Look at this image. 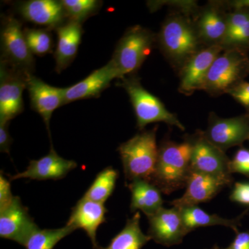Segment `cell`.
<instances>
[{
    "mask_svg": "<svg viewBox=\"0 0 249 249\" xmlns=\"http://www.w3.org/2000/svg\"><path fill=\"white\" fill-rule=\"evenodd\" d=\"M114 78H119V75L110 60L107 65L93 71L79 83L63 88L64 104L78 100L97 97L107 89Z\"/></svg>",
    "mask_w": 249,
    "mask_h": 249,
    "instance_id": "obj_17",
    "label": "cell"
},
{
    "mask_svg": "<svg viewBox=\"0 0 249 249\" xmlns=\"http://www.w3.org/2000/svg\"><path fill=\"white\" fill-rule=\"evenodd\" d=\"M232 181L217 178L191 170L186 182V191L180 198L170 203L178 209L197 206L207 202L217 196L223 188L231 185Z\"/></svg>",
    "mask_w": 249,
    "mask_h": 249,
    "instance_id": "obj_13",
    "label": "cell"
},
{
    "mask_svg": "<svg viewBox=\"0 0 249 249\" xmlns=\"http://www.w3.org/2000/svg\"><path fill=\"white\" fill-rule=\"evenodd\" d=\"M191 168L195 171L233 181L230 172L231 160L225 152L207 140L202 132H197L191 139Z\"/></svg>",
    "mask_w": 249,
    "mask_h": 249,
    "instance_id": "obj_7",
    "label": "cell"
},
{
    "mask_svg": "<svg viewBox=\"0 0 249 249\" xmlns=\"http://www.w3.org/2000/svg\"><path fill=\"white\" fill-rule=\"evenodd\" d=\"M24 36L31 53L42 55L52 52L53 49V39L47 30L44 29H26Z\"/></svg>",
    "mask_w": 249,
    "mask_h": 249,
    "instance_id": "obj_28",
    "label": "cell"
},
{
    "mask_svg": "<svg viewBox=\"0 0 249 249\" xmlns=\"http://www.w3.org/2000/svg\"><path fill=\"white\" fill-rule=\"evenodd\" d=\"M74 231L67 225L56 229H38L30 236L24 247L27 249H53L60 240Z\"/></svg>",
    "mask_w": 249,
    "mask_h": 249,
    "instance_id": "obj_26",
    "label": "cell"
},
{
    "mask_svg": "<svg viewBox=\"0 0 249 249\" xmlns=\"http://www.w3.org/2000/svg\"><path fill=\"white\" fill-rule=\"evenodd\" d=\"M231 173H240L249 178V150L241 147L231 160Z\"/></svg>",
    "mask_w": 249,
    "mask_h": 249,
    "instance_id": "obj_29",
    "label": "cell"
},
{
    "mask_svg": "<svg viewBox=\"0 0 249 249\" xmlns=\"http://www.w3.org/2000/svg\"><path fill=\"white\" fill-rule=\"evenodd\" d=\"M11 180L7 179L2 172L0 175V210L4 209L14 199V196L11 193Z\"/></svg>",
    "mask_w": 249,
    "mask_h": 249,
    "instance_id": "obj_33",
    "label": "cell"
},
{
    "mask_svg": "<svg viewBox=\"0 0 249 249\" xmlns=\"http://www.w3.org/2000/svg\"><path fill=\"white\" fill-rule=\"evenodd\" d=\"M76 167V162L60 157L52 147L48 155L39 160H31L27 169L11 176L10 180L22 178L37 181L62 179Z\"/></svg>",
    "mask_w": 249,
    "mask_h": 249,
    "instance_id": "obj_16",
    "label": "cell"
},
{
    "mask_svg": "<svg viewBox=\"0 0 249 249\" xmlns=\"http://www.w3.org/2000/svg\"><path fill=\"white\" fill-rule=\"evenodd\" d=\"M202 134L213 145L224 152L230 147L241 146L249 139V114L229 119L214 114Z\"/></svg>",
    "mask_w": 249,
    "mask_h": 249,
    "instance_id": "obj_9",
    "label": "cell"
},
{
    "mask_svg": "<svg viewBox=\"0 0 249 249\" xmlns=\"http://www.w3.org/2000/svg\"><path fill=\"white\" fill-rule=\"evenodd\" d=\"M9 123H0V151L9 154L12 138L9 132Z\"/></svg>",
    "mask_w": 249,
    "mask_h": 249,
    "instance_id": "obj_34",
    "label": "cell"
},
{
    "mask_svg": "<svg viewBox=\"0 0 249 249\" xmlns=\"http://www.w3.org/2000/svg\"><path fill=\"white\" fill-rule=\"evenodd\" d=\"M26 83L31 107L43 119L49 132V122L55 109L64 105L63 88L51 86L26 71Z\"/></svg>",
    "mask_w": 249,
    "mask_h": 249,
    "instance_id": "obj_15",
    "label": "cell"
},
{
    "mask_svg": "<svg viewBox=\"0 0 249 249\" xmlns=\"http://www.w3.org/2000/svg\"><path fill=\"white\" fill-rule=\"evenodd\" d=\"M153 36L142 27H135L127 31L119 41L111 61L119 78L133 73L142 66L151 51Z\"/></svg>",
    "mask_w": 249,
    "mask_h": 249,
    "instance_id": "obj_6",
    "label": "cell"
},
{
    "mask_svg": "<svg viewBox=\"0 0 249 249\" xmlns=\"http://www.w3.org/2000/svg\"><path fill=\"white\" fill-rule=\"evenodd\" d=\"M160 45L176 63L184 65L199 52L200 37L189 19L174 16L167 19L160 30Z\"/></svg>",
    "mask_w": 249,
    "mask_h": 249,
    "instance_id": "obj_4",
    "label": "cell"
},
{
    "mask_svg": "<svg viewBox=\"0 0 249 249\" xmlns=\"http://www.w3.org/2000/svg\"><path fill=\"white\" fill-rule=\"evenodd\" d=\"M209 249H222L219 248V247H218V246L217 245H214L213 247H212V248Z\"/></svg>",
    "mask_w": 249,
    "mask_h": 249,
    "instance_id": "obj_36",
    "label": "cell"
},
{
    "mask_svg": "<svg viewBox=\"0 0 249 249\" xmlns=\"http://www.w3.org/2000/svg\"><path fill=\"white\" fill-rule=\"evenodd\" d=\"M140 219V212L137 211L133 217L127 219L124 229L107 247H98L96 249H142L152 239L142 232Z\"/></svg>",
    "mask_w": 249,
    "mask_h": 249,
    "instance_id": "obj_24",
    "label": "cell"
},
{
    "mask_svg": "<svg viewBox=\"0 0 249 249\" xmlns=\"http://www.w3.org/2000/svg\"><path fill=\"white\" fill-rule=\"evenodd\" d=\"M230 200L242 205H249V183L236 182L230 195Z\"/></svg>",
    "mask_w": 249,
    "mask_h": 249,
    "instance_id": "obj_31",
    "label": "cell"
},
{
    "mask_svg": "<svg viewBox=\"0 0 249 249\" xmlns=\"http://www.w3.org/2000/svg\"><path fill=\"white\" fill-rule=\"evenodd\" d=\"M19 11L27 20L46 27L61 24L67 16L61 1L54 0H31L21 5Z\"/></svg>",
    "mask_w": 249,
    "mask_h": 249,
    "instance_id": "obj_19",
    "label": "cell"
},
{
    "mask_svg": "<svg viewBox=\"0 0 249 249\" xmlns=\"http://www.w3.org/2000/svg\"><path fill=\"white\" fill-rule=\"evenodd\" d=\"M223 50L222 45H212L201 49L183 65L180 91L190 95L203 90L206 76L215 59Z\"/></svg>",
    "mask_w": 249,
    "mask_h": 249,
    "instance_id": "obj_14",
    "label": "cell"
},
{
    "mask_svg": "<svg viewBox=\"0 0 249 249\" xmlns=\"http://www.w3.org/2000/svg\"><path fill=\"white\" fill-rule=\"evenodd\" d=\"M147 218L150 225L148 235L156 243L166 247L179 245L188 233L181 211L178 208L162 207Z\"/></svg>",
    "mask_w": 249,
    "mask_h": 249,
    "instance_id": "obj_12",
    "label": "cell"
},
{
    "mask_svg": "<svg viewBox=\"0 0 249 249\" xmlns=\"http://www.w3.org/2000/svg\"><path fill=\"white\" fill-rule=\"evenodd\" d=\"M122 80L121 85L128 93L139 129H142L152 123L163 122L185 130L177 116L170 112L158 98L144 89L139 80L124 78Z\"/></svg>",
    "mask_w": 249,
    "mask_h": 249,
    "instance_id": "obj_5",
    "label": "cell"
},
{
    "mask_svg": "<svg viewBox=\"0 0 249 249\" xmlns=\"http://www.w3.org/2000/svg\"><path fill=\"white\" fill-rule=\"evenodd\" d=\"M118 177L119 173L112 167L105 168L98 174L83 197L104 204L114 191Z\"/></svg>",
    "mask_w": 249,
    "mask_h": 249,
    "instance_id": "obj_25",
    "label": "cell"
},
{
    "mask_svg": "<svg viewBox=\"0 0 249 249\" xmlns=\"http://www.w3.org/2000/svg\"><path fill=\"white\" fill-rule=\"evenodd\" d=\"M4 60L15 68L29 71L34 66L33 53L28 46L24 31L19 21L9 17L5 19L1 32Z\"/></svg>",
    "mask_w": 249,
    "mask_h": 249,
    "instance_id": "obj_10",
    "label": "cell"
},
{
    "mask_svg": "<svg viewBox=\"0 0 249 249\" xmlns=\"http://www.w3.org/2000/svg\"><path fill=\"white\" fill-rule=\"evenodd\" d=\"M107 212L104 204L82 197L72 209L66 225L75 231L83 229L91 240L95 249L98 247L96 232L98 227L106 221Z\"/></svg>",
    "mask_w": 249,
    "mask_h": 249,
    "instance_id": "obj_18",
    "label": "cell"
},
{
    "mask_svg": "<svg viewBox=\"0 0 249 249\" xmlns=\"http://www.w3.org/2000/svg\"><path fill=\"white\" fill-rule=\"evenodd\" d=\"M131 192L130 211H141L147 217L163 207L161 192L153 183L144 179H135L128 185Z\"/></svg>",
    "mask_w": 249,
    "mask_h": 249,
    "instance_id": "obj_21",
    "label": "cell"
},
{
    "mask_svg": "<svg viewBox=\"0 0 249 249\" xmlns=\"http://www.w3.org/2000/svg\"></svg>",
    "mask_w": 249,
    "mask_h": 249,
    "instance_id": "obj_37",
    "label": "cell"
},
{
    "mask_svg": "<svg viewBox=\"0 0 249 249\" xmlns=\"http://www.w3.org/2000/svg\"><path fill=\"white\" fill-rule=\"evenodd\" d=\"M157 127L137 134L119 147L124 176L131 181L144 179L151 182L158 160Z\"/></svg>",
    "mask_w": 249,
    "mask_h": 249,
    "instance_id": "obj_2",
    "label": "cell"
},
{
    "mask_svg": "<svg viewBox=\"0 0 249 249\" xmlns=\"http://www.w3.org/2000/svg\"><path fill=\"white\" fill-rule=\"evenodd\" d=\"M229 93L249 111V83L242 81Z\"/></svg>",
    "mask_w": 249,
    "mask_h": 249,
    "instance_id": "obj_32",
    "label": "cell"
},
{
    "mask_svg": "<svg viewBox=\"0 0 249 249\" xmlns=\"http://www.w3.org/2000/svg\"><path fill=\"white\" fill-rule=\"evenodd\" d=\"M249 43V19L232 34L227 36L222 43L224 45L237 47Z\"/></svg>",
    "mask_w": 249,
    "mask_h": 249,
    "instance_id": "obj_30",
    "label": "cell"
},
{
    "mask_svg": "<svg viewBox=\"0 0 249 249\" xmlns=\"http://www.w3.org/2000/svg\"><path fill=\"white\" fill-rule=\"evenodd\" d=\"M191 153L189 140L181 143L171 142L162 143L159 148L158 160L151 183L166 195L186 186L191 170Z\"/></svg>",
    "mask_w": 249,
    "mask_h": 249,
    "instance_id": "obj_1",
    "label": "cell"
},
{
    "mask_svg": "<svg viewBox=\"0 0 249 249\" xmlns=\"http://www.w3.org/2000/svg\"><path fill=\"white\" fill-rule=\"evenodd\" d=\"M178 209L181 211L183 223L188 232L195 230L196 228L224 226L231 228L237 233L239 232L238 227L242 225L241 219L247 213V211H246L235 219H230L219 217L216 214L208 213L197 206H188Z\"/></svg>",
    "mask_w": 249,
    "mask_h": 249,
    "instance_id": "obj_23",
    "label": "cell"
},
{
    "mask_svg": "<svg viewBox=\"0 0 249 249\" xmlns=\"http://www.w3.org/2000/svg\"><path fill=\"white\" fill-rule=\"evenodd\" d=\"M82 30L80 23L70 21L57 29L56 49L55 52L56 71L60 73L74 60L81 42Z\"/></svg>",
    "mask_w": 249,
    "mask_h": 249,
    "instance_id": "obj_20",
    "label": "cell"
},
{
    "mask_svg": "<svg viewBox=\"0 0 249 249\" xmlns=\"http://www.w3.org/2000/svg\"><path fill=\"white\" fill-rule=\"evenodd\" d=\"M222 249H249V231L237 232L232 243Z\"/></svg>",
    "mask_w": 249,
    "mask_h": 249,
    "instance_id": "obj_35",
    "label": "cell"
},
{
    "mask_svg": "<svg viewBox=\"0 0 249 249\" xmlns=\"http://www.w3.org/2000/svg\"><path fill=\"white\" fill-rule=\"evenodd\" d=\"M26 71L9 68L3 60L0 70V123H9L22 113V93L27 87Z\"/></svg>",
    "mask_w": 249,
    "mask_h": 249,
    "instance_id": "obj_8",
    "label": "cell"
},
{
    "mask_svg": "<svg viewBox=\"0 0 249 249\" xmlns=\"http://www.w3.org/2000/svg\"><path fill=\"white\" fill-rule=\"evenodd\" d=\"M39 227L34 222L19 196L0 210V237L25 247L30 236Z\"/></svg>",
    "mask_w": 249,
    "mask_h": 249,
    "instance_id": "obj_11",
    "label": "cell"
},
{
    "mask_svg": "<svg viewBox=\"0 0 249 249\" xmlns=\"http://www.w3.org/2000/svg\"><path fill=\"white\" fill-rule=\"evenodd\" d=\"M196 30L209 46L222 45L227 35V16L216 8H208L199 17Z\"/></svg>",
    "mask_w": 249,
    "mask_h": 249,
    "instance_id": "obj_22",
    "label": "cell"
},
{
    "mask_svg": "<svg viewBox=\"0 0 249 249\" xmlns=\"http://www.w3.org/2000/svg\"><path fill=\"white\" fill-rule=\"evenodd\" d=\"M60 1L67 16L71 21L78 23L94 14L100 5V1L96 0H62Z\"/></svg>",
    "mask_w": 249,
    "mask_h": 249,
    "instance_id": "obj_27",
    "label": "cell"
},
{
    "mask_svg": "<svg viewBox=\"0 0 249 249\" xmlns=\"http://www.w3.org/2000/svg\"><path fill=\"white\" fill-rule=\"evenodd\" d=\"M249 70L247 55L237 48L228 49L220 53L210 69L204 87L213 95L229 93L239 83Z\"/></svg>",
    "mask_w": 249,
    "mask_h": 249,
    "instance_id": "obj_3",
    "label": "cell"
}]
</instances>
